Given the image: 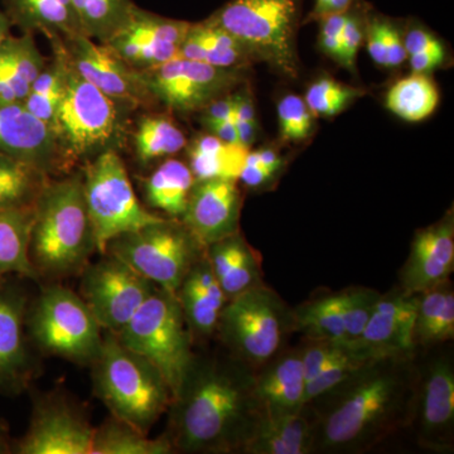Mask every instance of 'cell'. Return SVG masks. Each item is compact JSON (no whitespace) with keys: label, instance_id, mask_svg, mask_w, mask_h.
Masks as SVG:
<instances>
[{"label":"cell","instance_id":"1","mask_svg":"<svg viewBox=\"0 0 454 454\" xmlns=\"http://www.w3.org/2000/svg\"><path fill=\"white\" fill-rule=\"evenodd\" d=\"M168 438L184 453H241L260 414L243 361L196 357L169 405Z\"/></svg>","mask_w":454,"mask_h":454},{"label":"cell","instance_id":"2","mask_svg":"<svg viewBox=\"0 0 454 454\" xmlns=\"http://www.w3.org/2000/svg\"><path fill=\"white\" fill-rule=\"evenodd\" d=\"M414 399L409 357L369 361L348 380L317 397L324 409L315 420L316 450L358 452L378 443L405 419Z\"/></svg>","mask_w":454,"mask_h":454},{"label":"cell","instance_id":"3","mask_svg":"<svg viewBox=\"0 0 454 454\" xmlns=\"http://www.w3.org/2000/svg\"><path fill=\"white\" fill-rule=\"evenodd\" d=\"M29 253L38 276L82 273L98 252L83 197L82 173L47 182L35 200Z\"/></svg>","mask_w":454,"mask_h":454},{"label":"cell","instance_id":"4","mask_svg":"<svg viewBox=\"0 0 454 454\" xmlns=\"http://www.w3.org/2000/svg\"><path fill=\"white\" fill-rule=\"evenodd\" d=\"M94 367V389L116 419L148 434L169 409L172 393L162 372L142 355L104 333Z\"/></svg>","mask_w":454,"mask_h":454},{"label":"cell","instance_id":"5","mask_svg":"<svg viewBox=\"0 0 454 454\" xmlns=\"http://www.w3.org/2000/svg\"><path fill=\"white\" fill-rule=\"evenodd\" d=\"M124 110L127 109L82 79L67 61L53 134L68 168L116 148Z\"/></svg>","mask_w":454,"mask_h":454},{"label":"cell","instance_id":"6","mask_svg":"<svg viewBox=\"0 0 454 454\" xmlns=\"http://www.w3.org/2000/svg\"><path fill=\"white\" fill-rule=\"evenodd\" d=\"M303 0H230L207 20L225 29L249 51L288 77L300 71L295 35Z\"/></svg>","mask_w":454,"mask_h":454},{"label":"cell","instance_id":"7","mask_svg":"<svg viewBox=\"0 0 454 454\" xmlns=\"http://www.w3.org/2000/svg\"><path fill=\"white\" fill-rule=\"evenodd\" d=\"M115 336L162 372L173 399L195 358L191 348L192 333L176 294L155 286Z\"/></svg>","mask_w":454,"mask_h":454},{"label":"cell","instance_id":"8","mask_svg":"<svg viewBox=\"0 0 454 454\" xmlns=\"http://www.w3.org/2000/svg\"><path fill=\"white\" fill-rule=\"evenodd\" d=\"M26 328L46 354L92 365L100 355L104 330L79 293L46 286L27 310Z\"/></svg>","mask_w":454,"mask_h":454},{"label":"cell","instance_id":"9","mask_svg":"<svg viewBox=\"0 0 454 454\" xmlns=\"http://www.w3.org/2000/svg\"><path fill=\"white\" fill-rule=\"evenodd\" d=\"M82 173L86 208L97 250L101 255L116 236L163 219L140 203L131 186L127 167L115 149L104 152L85 163Z\"/></svg>","mask_w":454,"mask_h":454},{"label":"cell","instance_id":"10","mask_svg":"<svg viewBox=\"0 0 454 454\" xmlns=\"http://www.w3.org/2000/svg\"><path fill=\"white\" fill-rule=\"evenodd\" d=\"M115 256L155 286L176 294L205 247L178 219H163L136 231L125 232L107 244Z\"/></svg>","mask_w":454,"mask_h":454},{"label":"cell","instance_id":"11","mask_svg":"<svg viewBox=\"0 0 454 454\" xmlns=\"http://www.w3.org/2000/svg\"><path fill=\"white\" fill-rule=\"evenodd\" d=\"M288 322L291 312L276 293L260 284L227 301L217 330L239 360L260 367L276 356Z\"/></svg>","mask_w":454,"mask_h":454},{"label":"cell","instance_id":"12","mask_svg":"<svg viewBox=\"0 0 454 454\" xmlns=\"http://www.w3.org/2000/svg\"><path fill=\"white\" fill-rule=\"evenodd\" d=\"M142 74L153 100L172 112L193 113L225 97L241 82L243 73L177 56Z\"/></svg>","mask_w":454,"mask_h":454},{"label":"cell","instance_id":"13","mask_svg":"<svg viewBox=\"0 0 454 454\" xmlns=\"http://www.w3.org/2000/svg\"><path fill=\"white\" fill-rule=\"evenodd\" d=\"M154 288L129 265L104 254L103 259L83 268L79 294L101 328L118 333Z\"/></svg>","mask_w":454,"mask_h":454},{"label":"cell","instance_id":"14","mask_svg":"<svg viewBox=\"0 0 454 454\" xmlns=\"http://www.w3.org/2000/svg\"><path fill=\"white\" fill-rule=\"evenodd\" d=\"M59 41L71 67L119 106L137 109L153 100L142 71L125 64L106 44L83 35Z\"/></svg>","mask_w":454,"mask_h":454},{"label":"cell","instance_id":"15","mask_svg":"<svg viewBox=\"0 0 454 454\" xmlns=\"http://www.w3.org/2000/svg\"><path fill=\"white\" fill-rule=\"evenodd\" d=\"M94 430L82 411L64 397H38L28 430L14 443V453L91 454Z\"/></svg>","mask_w":454,"mask_h":454},{"label":"cell","instance_id":"16","mask_svg":"<svg viewBox=\"0 0 454 454\" xmlns=\"http://www.w3.org/2000/svg\"><path fill=\"white\" fill-rule=\"evenodd\" d=\"M0 155L50 177L68 169L53 131L20 101L0 100Z\"/></svg>","mask_w":454,"mask_h":454},{"label":"cell","instance_id":"17","mask_svg":"<svg viewBox=\"0 0 454 454\" xmlns=\"http://www.w3.org/2000/svg\"><path fill=\"white\" fill-rule=\"evenodd\" d=\"M240 191L232 179L196 181L181 220L203 247L239 232Z\"/></svg>","mask_w":454,"mask_h":454},{"label":"cell","instance_id":"18","mask_svg":"<svg viewBox=\"0 0 454 454\" xmlns=\"http://www.w3.org/2000/svg\"><path fill=\"white\" fill-rule=\"evenodd\" d=\"M418 294L400 289L381 294L363 336L354 348L372 360L409 357L413 351Z\"/></svg>","mask_w":454,"mask_h":454},{"label":"cell","instance_id":"19","mask_svg":"<svg viewBox=\"0 0 454 454\" xmlns=\"http://www.w3.org/2000/svg\"><path fill=\"white\" fill-rule=\"evenodd\" d=\"M27 310L25 293L0 280V389L9 393L22 390L32 372Z\"/></svg>","mask_w":454,"mask_h":454},{"label":"cell","instance_id":"20","mask_svg":"<svg viewBox=\"0 0 454 454\" xmlns=\"http://www.w3.org/2000/svg\"><path fill=\"white\" fill-rule=\"evenodd\" d=\"M454 267L453 216L419 230L402 270V289L419 294L447 282Z\"/></svg>","mask_w":454,"mask_h":454},{"label":"cell","instance_id":"21","mask_svg":"<svg viewBox=\"0 0 454 454\" xmlns=\"http://www.w3.org/2000/svg\"><path fill=\"white\" fill-rule=\"evenodd\" d=\"M259 375H254V395L260 418H278L298 413L304 404V379L301 351L270 358Z\"/></svg>","mask_w":454,"mask_h":454},{"label":"cell","instance_id":"22","mask_svg":"<svg viewBox=\"0 0 454 454\" xmlns=\"http://www.w3.org/2000/svg\"><path fill=\"white\" fill-rule=\"evenodd\" d=\"M418 420L427 446L448 447L454 423V369L448 358L435 360L427 370L418 400Z\"/></svg>","mask_w":454,"mask_h":454},{"label":"cell","instance_id":"23","mask_svg":"<svg viewBox=\"0 0 454 454\" xmlns=\"http://www.w3.org/2000/svg\"><path fill=\"white\" fill-rule=\"evenodd\" d=\"M176 297L191 333L200 337L211 336L217 330L221 313L229 301L205 254L188 270Z\"/></svg>","mask_w":454,"mask_h":454},{"label":"cell","instance_id":"24","mask_svg":"<svg viewBox=\"0 0 454 454\" xmlns=\"http://www.w3.org/2000/svg\"><path fill=\"white\" fill-rule=\"evenodd\" d=\"M316 450V426L306 414L260 418L241 450L247 454H309Z\"/></svg>","mask_w":454,"mask_h":454},{"label":"cell","instance_id":"25","mask_svg":"<svg viewBox=\"0 0 454 454\" xmlns=\"http://www.w3.org/2000/svg\"><path fill=\"white\" fill-rule=\"evenodd\" d=\"M205 255L227 300L262 284L258 258L239 232L206 247Z\"/></svg>","mask_w":454,"mask_h":454},{"label":"cell","instance_id":"26","mask_svg":"<svg viewBox=\"0 0 454 454\" xmlns=\"http://www.w3.org/2000/svg\"><path fill=\"white\" fill-rule=\"evenodd\" d=\"M4 7L12 26L23 33H43L50 41L83 35L71 0H4Z\"/></svg>","mask_w":454,"mask_h":454},{"label":"cell","instance_id":"27","mask_svg":"<svg viewBox=\"0 0 454 454\" xmlns=\"http://www.w3.org/2000/svg\"><path fill=\"white\" fill-rule=\"evenodd\" d=\"M33 206L0 210V280L8 276L40 278L29 253Z\"/></svg>","mask_w":454,"mask_h":454},{"label":"cell","instance_id":"28","mask_svg":"<svg viewBox=\"0 0 454 454\" xmlns=\"http://www.w3.org/2000/svg\"><path fill=\"white\" fill-rule=\"evenodd\" d=\"M196 179L181 160H167L145 179L146 202L172 219H181Z\"/></svg>","mask_w":454,"mask_h":454},{"label":"cell","instance_id":"29","mask_svg":"<svg viewBox=\"0 0 454 454\" xmlns=\"http://www.w3.org/2000/svg\"><path fill=\"white\" fill-rule=\"evenodd\" d=\"M249 149L229 145L212 134L197 137L190 148V169L196 181L203 179H232L238 181Z\"/></svg>","mask_w":454,"mask_h":454},{"label":"cell","instance_id":"30","mask_svg":"<svg viewBox=\"0 0 454 454\" xmlns=\"http://www.w3.org/2000/svg\"><path fill=\"white\" fill-rule=\"evenodd\" d=\"M454 336V293L447 282L418 294L414 342L435 345Z\"/></svg>","mask_w":454,"mask_h":454},{"label":"cell","instance_id":"31","mask_svg":"<svg viewBox=\"0 0 454 454\" xmlns=\"http://www.w3.org/2000/svg\"><path fill=\"white\" fill-rule=\"evenodd\" d=\"M291 317L292 327L307 334L309 339L348 346L340 292L306 301L293 310Z\"/></svg>","mask_w":454,"mask_h":454},{"label":"cell","instance_id":"32","mask_svg":"<svg viewBox=\"0 0 454 454\" xmlns=\"http://www.w3.org/2000/svg\"><path fill=\"white\" fill-rule=\"evenodd\" d=\"M175 452L168 435L149 438L130 424L110 418L94 430L91 454H170Z\"/></svg>","mask_w":454,"mask_h":454},{"label":"cell","instance_id":"33","mask_svg":"<svg viewBox=\"0 0 454 454\" xmlns=\"http://www.w3.org/2000/svg\"><path fill=\"white\" fill-rule=\"evenodd\" d=\"M50 42L52 44L55 57L32 83L29 94L23 101V106L38 121L46 124L53 131L57 110H59V101H61L62 92H64L67 61H66L65 53L59 40Z\"/></svg>","mask_w":454,"mask_h":454},{"label":"cell","instance_id":"34","mask_svg":"<svg viewBox=\"0 0 454 454\" xmlns=\"http://www.w3.org/2000/svg\"><path fill=\"white\" fill-rule=\"evenodd\" d=\"M439 92L426 74H413L399 80L387 94V109L405 121H422L437 109Z\"/></svg>","mask_w":454,"mask_h":454},{"label":"cell","instance_id":"35","mask_svg":"<svg viewBox=\"0 0 454 454\" xmlns=\"http://www.w3.org/2000/svg\"><path fill=\"white\" fill-rule=\"evenodd\" d=\"M83 35L106 43L129 22L136 4L131 0H71Z\"/></svg>","mask_w":454,"mask_h":454},{"label":"cell","instance_id":"36","mask_svg":"<svg viewBox=\"0 0 454 454\" xmlns=\"http://www.w3.org/2000/svg\"><path fill=\"white\" fill-rule=\"evenodd\" d=\"M50 176L0 155V210L35 205Z\"/></svg>","mask_w":454,"mask_h":454},{"label":"cell","instance_id":"37","mask_svg":"<svg viewBox=\"0 0 454 454\" xmlns=\"http://www.w3.org/2000/svg\"><path fill=\"white\" fill-rule=\"evenodd\" d=\"M134 145L137 157L146 164L178 153L187 140L184 131L166 116H145L137 128Z\"/></svg>","mask_w":454,"mask_h":454},{"label":"cell","instance_id":"38","mask_svg":"<svg viewBox=\"0 0 454 454\" xmlns=\"http://www.w3.org/2000/svg\"><path fill=\"white\" fill-rule=\"evenodd\" d=\"M191 29L201 42L206 64L221 68H240L253 59L249 51L234 35L210 20L191 25Z\"/></svg>","mask_w":454,"mask_h":454},{"label":"cell","instance_id":"39","mask_svg":"<svg viewBox=\"0 0 454 454\" xmlns=\"http://www.w3.org/2000/svg\"><path fill=\"white\" fill-rule=\"evenodd\" d=\"M372 358L358 351L357 348L346 346L340 354L327 364L312 380L307 382L304 390V404L309 405L317 397L325 395L328 391L333 390L346 380H348L355 372H358Z\"/></svg>","mask_w":454,"mask_h":454},{"label":"cell","instance_id":"40","mask_svg":"<svg viewBox=\"0 0 454 454\" xmlns=\"http://www.w3.org/2000/svg\"><path fill=\"white\" fill-rule=\"evenodd\" d=\"M380 295V293L375 289L364 288V286L340 292L343 322H345L348 346L351 348H355L363 336Z\"/></svg>","mask_w":454,"mask_h":454},{"label":"cell","instance_id":"41","mask_svg":"<svg viewBox=\"0 0 454 454\" xmlns=\"http://www.w3.org/2000/svg\"><path fill=\"white\" fill-rule=\"evenodd\" d=\"M361 95L363 91L360 89L343 85L330 77H324L307 90L304 101L313 115L333 116L345 110Z\"/></svg>","mask_w":454,"mask_h":454},{"label":"cell","instance_id":"42","mask_svg":"<svg viewBox=\"0 0 454 454\" xmlns=\"http://www.w3.org/2000/svg\"><path fill=\"white\" fill-rule=\"evenodd\" d=\"M280 137L286 142H301L309 138L315 127V115L306 101L297 95H286L278 104Z\"/></svg>","mask_w":454,"mask_h":454},{"label":"cell","instance_id":"43","mask_svg":"<svg viewBox=\"0 0 454 454\" xmlns=\"http://www.w3.org/2000/svg\"><path fill=\"white\" fill-rule=\"evenodd\" d=\"M2 49L5 51L23 79L31 86L46 67V59L41 55L33 38V33H23L20 37L11 33L3 42Z\"/></svg>","mask_w":454,"mask_h":454},{"label":"cell","instance_id":"44","mask_svg":"<svg viewBox=\"0 0 454 454\" xmlns=\"http://www.w3.org/2000/svg\"><path fill=\"white\" fill-rule=\"evenodd\" d=\"M356 3L348 9L342 31V43H340V64L352 73H355L356 68L357 52L364 35L363 17H361L360 9L356 8Z\"/></svg>","mask_w":454,"mask_h":454},{"label":"cell","instance_id":"45","mask_svg":"<svg viewBox=\"0 0 454 454\" xmlns=\"http://www.w3.org/2000/svg\"><path fill=\"white\" fill-rule=\"evenodd\" d=\"M346 345L331 342V340H312L306 348L301 349V366H303L304 379L307 382L312 380L337 354H340Z\"/></svg>","mask_w":454,"mask_h":454},{"label":"cell","instance_id":"46","mask_svg":"<svg viewBox=\"0 0 454 454\" xmlns=\"http://www.w3.org/2000/svg\"><path fill=\"white\" fill-rule=\"evenodd\" d=\"M232 97H234L232 121L238 130L240 145L249 149L256 138L255 107H254L252 98L247 92H239Z\"/></svg>","mask_w":454,"mask_h":454},{"label":"cell","instance_id":"47","mask_svg":"<svg viewBox=\"0 0 454 454\" xmlns=\"http://www.w3.org/2000/svg\"><path fill=\"white\" fill-rule=\"evenodd\" d=\"M348 11L340 13L328 14L321 18V33H319V43L325 55L340 62V43H342V31L345 26Z\"/></svg>","mask_w":454,"mask_h":454},{"label":"cell","instance_id":"48","mask_svg":"<svg viewBox=\"0 0 454 454\" xmlns=\"http://www.w3.org/2000/svg\"><path fill=\"white\" fill-rule=\"evenodd\" d=\"M381 35L384 41L385 56H387V67H397L405 61L406 53L404 41L402 35L389 20H381Z\"/></svg>","mask_w":454,"mask_h":454},{"label":"cell","instance_id":"49","mask_svg":"<svg viewBox=\"0 0 454 454\" xmlns=\"http://www.w3.org/2000/svg\"><path fill=\"white\" fill-rule=\"evenodd\" d=\"M367 50L375 64L387 67L384 41H382L380 18L373 17L367 25Z\"/></svg>","mask_w":454,"mask_h":454},{"label":"cell","instance_id":"50","mask_svg":"<svg viewBox=\"0 0 454 454\" xmlns=\"http://www.w3.org/2000/svg\"><path fill=\"white\" fill-rule=\"evenodd\" d=\"M444 56H446V52H444L443 46L414 53V55H411V70L414 74H428L443 64Z\"/></svg>","mask_w":454,"mask_h":454},{"label":"cell","instance_id":"51","mask_svg":"<svg viewBox=\"0 0 454 454\" xmlns=\"http://www.w3.org/2000/svg\"><path fill=\"white\" fill-rule=\"evenodd\" d=\"M403 41L409 56L442 46L441 42L432 33L424 31L422 28L411 29Z\"/></svg>","mask_w":454,"mask_h":454},{"label":"cell","instance_id":"52","mask_svg":"<svg viewBox=\"0 0 454 454\" xmlns=\"http://www.w3.org/2000/svg\"><path fill=\"white\" fill-rule=\"evenodd\" d=\"M203 112V122L232 121L234 97H223L208 104Z\"/></svg>","mask_w":454,"mask_h":454},{"label":"cell","instance_id":"53","mask_svg":"<svg viewBox=\"0 0 454 454\" xmlns=\"http://www.w3.org/2000/svg\"><path fill=\"white\" fill-rule=\"evenodd\" d=\"M276 172L259 164L245 162L239 179H241L247 187L256 188L268 184Z\"/></svg>","mask_w":454,"mask_h":454},{"label":"cell","instance_id":"54","mask_svg":"<svg viewBox=\"0 0 454 454\" xmlns=\"http://www.w3.org/2000/svg\"><path fill=\"white\" fill-rule=\"evenodd\" d=\"M357 0H315L309 20H319L328 14L348 11Z\"/></svg>","mask_w":454,"mask_h":454},{"label":"cell","instance_id":"55","mask_svg":"<svg viewBox=\"0 0 454 454\" xmlns=\"http://www.w3.org/2000/svg\"><path fill=\"white\" fill-rule=\"evenodd\" d=\"M203 124H205V127L207 128L208 133L216 137V138L223 140V142L229 143V145H241L240 140H239L238 130H236L234 121H207L203 122Z\"/></svg>","mask_w":454,"mask_h":454},{"label":"cell","instance_id":"56","mask_svg":"<svg viewBox=\"0 0 454 454\" xmlns=\"http://www.w3.org/2000/svg\"><path fill=\"white\" fill-rule=\"evenodd\" d=\"M245 162L259 164V166L265 167V168L273 170V172H277L282 167V160H280L277 152L271 151V149L247 152Z\"/></svg>","mask_w":454,"mask_h":454},{"label":"cell","instance_id":"57","mask_svg":"<svg viewBox=\"0 0 454 454\" xmlns=\"http://www.w3.org/2000/svg\"><path fill=\"white\" fill-rule=\"evenodd\" d=\"M13 439L11 438V433L7 424L0 420V454L14 453Z\"/></svg>","mask_w":454,"mask_h":454},{"label":"cell","instance_id":"58","mask_svg":"<svg viewBox=\"0 0 454 454\" xmlns=\"http://www.w3.org/2000/svg\"><path fill=\"white\" fill-rule=\"evenodd\" d=\"M12 23L7 17V14L4 12L0 11V46H2L3 42L5 41V38L11 35Z\"/></svg>","mask_w":454,"mask_h":454}]
</instances>
